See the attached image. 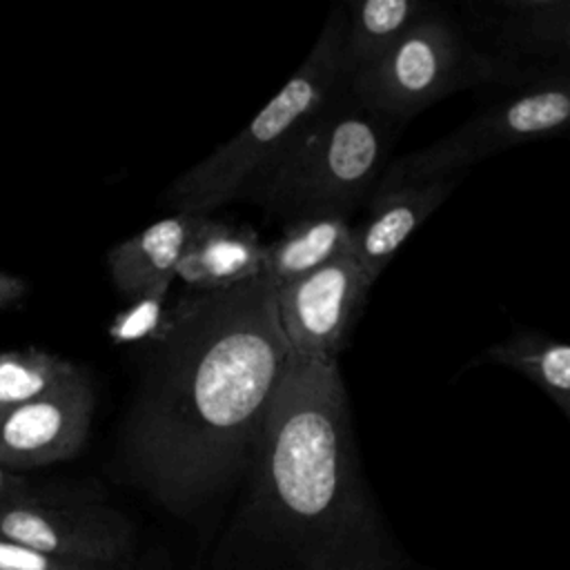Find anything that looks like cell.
<instances>
[{"instance_id": "cell-14", "label": "cell", "mask_w": 570, "mask_h": 570, "mask_svg": "<svg viewBox=\"0 0 570 570\" xmlns=\"http://www.w3.org/2000/svg\"><path fill=\"white\" fill-rule=\"evenodd\" d=\"M354 223L347 216H307L285 223L283 234L265 243V276L287 285L350 252Z\"/></svg>"}, {"instance_id": "cell-11", "label": "cell", "mask_w": 570, "mask_h": 570, "mask_svg": "<svg viewBox=\"0 0 570 570\" xmlns=\"http://www.w3.org/2000/svg\"><path fill=\"white\" fill-rule=\"evenodd\" d=\"M465 174L443 176L372 194L352 229V256L376 281L412 232L452 194Z\"/></svg>"}, {"instance_id": "cell-8", "label": "cell", "mask_w": 570, "mask_h": 570, "mask_svg": "<svg viewBox=\"0 0 570 570\" xmlns=\"http://www.w3.org/2000/svg\"><path fill=\"white\" fill-rule=\"evenodd\" d=\"M374 278L345 252L332 263L276 289V309L294 356L338 361Z\"/></svg>"}, {"instance_id": "cell-16", "label": "cell", "mask_w": 570, "mask_h": 570, "mask_svg": "<svg viewBox=\"0 0 570 570\" xmlns=\"http://www.w3.org/2000/svg\"><path fill=\"white\" fill-rule=\"evenodd\" d=\"M481 361L501 363L523 374L570 419V341L521 332L485 350Z\"/></svg>"}, {"instance_id": "cell-22", "label": "cell", "mask_w": 570, "mask_h": 570, "mask_svg": "<svg viewBox=\"0 0 570 570\" xmlns=\"http://www.w3.org/2000/svg\"><path fill=\"white\" fill-rule=\"evenodd\" d=\"M2 419H4V410H0V425H2Z\"/></svg>"}, {"instance_id": "cell-18", "label": "cell", "mask_w": 570, "mask_h": 570, "mask_svg": "<svg viewBox=\"0 0 570 570\" xmlns=\"http://www.w3.org/2000/svg\"><path fill=\"white\" fill-rule=\"evenodd\" d=\"M169 287L171 283H160L140 296L129 298V303L111 318L107 327L109 341L114 345H154L171 323Z\"/></svg>"}, {"instance_id": "cell-1", "label": "cell", "mask_w": 570, "mask_h": 570, "mask_svg": "<svg viewBox=\"0 0 570 570\" xmlns=\"http://www.w3.org/2000/svg\"><path fill=\"white\" fill-rule=\"evenodd\" d=\"M289 358L265 274L178 298L167 332L149 345L122 423L129 476L176 514L232 488L247 474Z\"/></svg>"}, {"instance_id": "cell-2", "label": "cell", "mask_w": 570, "mask_h": 570, "mask_svg": "<svg viewBox=\"0 0 570 570\" xmlns=\"http://www.w3.org/2000/svg\"><path fill=\"white\" fill-rule=\"evenodd\" d=\"M245 521L305 570H381L385 534L361 474L338 361L292 354L247 468Z\"/></svg>"}, {"instance_id": "cell-10", "label": "cell", "mask_w": 570, "mask_h": 570, "mask_svg": "<svg viewBox=\"0 0 570 570\" xmlns=\"http://www.w3.org/2000/svg\"><path fill=\"white\" fill-rule=\"evenodd\" d=\"M481 45L521 85L570 78V0H497L474 9Z\"/></svg>"}, {"instance_id": "cell-20", "label": "cell", "mask_w": 570, "mask_h": 570, "mask_svg": "<svg viewBox=\"0 0 570 570\" xmlns=\"http://www.w3.org/2000/svg\"><path fill=\"white\" fill-rule=\"evenodd\" d=\"M40 492L31 488V483L13 470H7L4 465H0V508L22 501V499H31L38 497Z\"/></svg>"}, {"instance_id": "cell-3", "label": "cell", "mask_w": 570, "mask_h": 570, "mask_svg": "<svg viewBox=\"0 0 570 570\" xmlns=\"http://www.w3.org/2000/svg\"><path fill=\"white\" fill-rule=\"evenodd\" d=\"M345 9L327 18L312 51L281 91L232 140L180 174L163 200L178 214H205L245 200L303 138L325 107L347 89L343 62Z\"/></svg>"}, {"instance_id": "cell-12", "label": "cell", "mask_w": 570, "mask_h": 570, "mask_svg": "<svg viewBox=\"0 0 570 570\" xmlns=\"http://www.w3.org/2000/svg\"><path fill=\"white\" fill-rule=\"evenodd\" d=\"M265 274V243L252 225L207 216L187 252L176 278L194 294L220 292Z\"/></svg>"}, {"instance_id": "cell-4", "label": "cell", "mask_w": 570, "mask_h": 570, "mask_svg": "<svg viewBox=\"0 0 570 570\" xmlns=\"http://www.w3.org/2000/svg\"><path fill=\"white\" fill-rule=\"evenodd\" d=\"M401 129L345 89L245 200L285 223L325 214L350 218L374 194Z\"/></svg>"}, {"instance_id": "cell-5", "label": "cell", "mask_w": 570, "mask_h": 570, "mask_svg": "<svg viewBox=\"0 0 570 570\" xmlns=\"http://www.w3.org/2000/svg\"><path fill=\"white\" fill-rule=\"evenodd\" d=\"M483 85L523 87L508 65L436 9L385 56L352 73L347 94L363 107L405 125L445 96Z\"/></svg>"}, {"instance_id": "cell-21", "label": "cell", "mask_w": 570, "mask_h": 570, "mask_svg": "<svg viewBox=\"0 0 570 570\" xmlns=\"http://www.w3.org/2000/svg\"><path fill=\"white\" fill-rule=\"evenodd\" d=\"M27 289H29V283L24 278L0 269V309H7L18 301H22Z\"/></svg>"}, {"instance_id": "cell-13", "label": "cell", "mask_w": 570, "mask_h": 570, "mask_svg": "<svg viewBox=\"0 0 570 570\" xmlns=\"http://www.w3.org/2000/svg\"><path fill=\"white\" fill-rule=\"evenodd\" d=\"M205 218L176 212L114 245L107 252V269L116 289L129 301L160 283H174L178 263Z\"/></svg>"}, {"instance_id": "cell-9", "label": "cell", "mask_w": 570, "mask_h": 570, "mask_svg": "<svg viewBox=\"0 0 570 570\" xmlns=\"http://www.w3.org/2000/svg\"><path fill=\"white\" fill-rule=\"evenodd\" d=\"M94 419V390L78 367L49 394L4 412L0 465L13 472L73 459L87 443Z\"/></svg>"}, {"instance_id": "cell-19", "label": "cell", "mask_w": 570, "mask_h": 570, "mask_svg": "<svg viewBox=\"0 0 570 570\" xmlns=\"http://www.w3.org/2000/svg\"><path fill=\"white\" fill-rule=\"evenodd\" d=\"M0 570H111L96 563L73 561L38 552L33 548L0 539Z\"/></svg>"}, {"instance_id": "cell-17", "label": "cell", "mask_w": 570, "mask_h": 570, "mask_svg": "<svg viewBox=\"0 0 570 570\" xmlns=\"http://www.w3.org/2000/svg\"><path fill=\"white\" fill-rule=\"evenodd\" d=\"M76 370V363L38 347L0 352V410L9 412L49 394Z\"/></svg>"}, {"instance_id": "cell-6", "label": "cell", "mask_w": 570, "mask_h": 570, "mask_svg": "<svg viewBox=\"0 0 570 570\" xmlns=\"http://www.w3.org/2000/svg\"><path fill=\"white\" fill-rule=\"evenodd\" d=\"M570 129V78H546L510 94L439 140L387 163L374 194L465 174L499 151Z\"/></svg>"}, {"instance_id": "cell-15", "label": "cell", "mask_w": 570, "mask_h": 570, "mask_svg": "<svg viewBox=\"0 0 570 570\" xmlns=\"http://www.w3.org/2000/svg\"><path fill=\"white\" fill-rule=\"evenodd\" d=\"M343 62L347 78L385 56L439 7L423 0H361L343 4Z\"/></svg>"}, {"instance_id": "cell-7", "label": "cell", "mask_w": 570, "mask_h": 570, "mask_svg": "<svg viewBox=\"0 0 570 570\" xmlns=\"http://www.w3.org/2000/svg\"><path fill=\"white\" fill-rule=\"evenodd\" d=\"M0 539L111 570H122L134 550V530L118 510L45 494L2 505Z\"/></svg>"}]
</instances>
